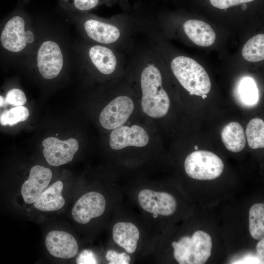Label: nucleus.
Masks as SVG:
<instances>
[{
  "label": "nucleus",
  "mask_w": 264,
  "mask_h": 264,
  "mask_svg": "<svg viewBox=\"0 0 264 264\" xmlns=\"http://www.w3.org/2000/svg\"><path fill=\"white\" fill-rule=\"evenodd\" d=\"M69 46L62 25L43 19L31 68L45 81L54 80L65 70L70 62Z\"/></svg>",
  "instance_id": "f257e3e1"
},
{
  "label": "nucleus",
  "mask_w": 264,
  "mask_h": 264,
  "mask_svg": "<svg viewBox=\"0 0 264 264\" xmlns=\"http://www.w3.org/2000/svg\"><path fill=\"white\" fill-rule=\"evenodd\" d=\"M140 85L143 112L154 118L166 115L170 107V99L162 87L161 73L154 65L149 64L143 69Z\"/></svg>",
  "instance_id": "f03ea898"
},
{
  "label": "nucleus",
  "mask_w": 264,
  "mask_h": 264,
  "mask_svg": "<svg viewBox=\"0 0 264 264\" xmlns=\"http://www.w3.org/2000/svg\"><path fill=\"white\" fill-rule=\"evenodd\" d=\"M171 67L175 76L190 94L202 96L209 92L210 78L204 68L194 60L177 56L172 61Z\"/></svg>",
  "instance_id": "7ed1b4c3"
},
{
  "label": "nucleus",
  "mask_w": 264,
  "mask_h": 264,
  "mask_svg": "<svg viewBox=\"0 0 264 264\" xmlns=\"http://www.w3.org/2000/svg\"><path fill=\"white\" fill-rule=\"evenodd\" d=\"M174 257L179 264H203L210 257L212 240L203 231L195 232L192 237L184 236L172 243Z\"/></svg>",
  "instance_id": "20e7f679"
},
{
  "label": "nucleus",
  "mask_w": 264,
  "mask_h": 264,
  "mask_svg": "<svg viewBox=\"0 0 264 264\" xmlns=\"http://www.w3.org/2000/svg\"><path fill=\"white\" fill-rule=\"evenodd\" d=\"M88 39L101 44H110L118 40L120 31L116 26L100 21L86 13L68 14Z\"/></svg>",
  "instance_id": "39448f33"
},
{
  "label": "nucleus",
  "mask_w": 264,
  "mask_h": 264,
  "mask_svg": "<svg viewBox=\"0 0 264 264\" xmlns=\"http://www.w3.org/2000/svg\"><path fill=\"white\" fill-rule=\"evenodd\" d=\"M184 168L186 174L198 180H212L222 173L224 164L222 160L212 152L196 151L185 159Z\"/></svg>",
  "instance_id": "423d86ee"
},
{
  "label": "nucleus",
  "mask_w": 264,
  "mask_h": 264,
  "mask_svg": "<svg viewBox=\"0 0 264 264\" xmlns=\"http://www.w3.org/2000/svg\"><path fill=\"white\" fill-rule=\"evenodd\" d=\"M42 145L45 160L53 166L70 162L79 149L78 141L73 138L61 140L54 137H49L43 140Z\"/></svg>",
  "instance_id": "0eeeda50"
},
{
  "label": "nucleus",
  "mask_w": 264,
  "mask_h": 264,
  "mask_svg": "<svg viewBox=\"0 0 264 264\" xmlns=\"http://www.w3.org/2000/svg\"><path fill=\"white\" fill-rule=\"evenodd\" d=\"M134 109L132 100L126 96H119L110 102L99 116L101 125L105 129L113 130L124 124Z\"/></svg>",
  "instance_id": "6e6552de"
},
{
  "label": "nucleus",
  "mask_w": 264,
  "mask_h": 264,
  "mask_svg": "<svg viewBox=\"0 0 264 264\" xmlns=\"http://www.w3.org/2000/svg\"><path fill=\"white\" fill-rule=\"evenodd\" d=\"M138 201L145 211L153 214L154 218L158 215L168 216L173 214L176 209V201L171 194L144 189L138 195Z\"/></svg>",
  "instance_id": "1a4fd4ad"
},
{
  "label": "nucleus",
  "mask_w": 264,
  "mask_h": 264,
  "mask_svg": "<svg viewBox=\"0 0 264 264\" xmlns=\"http://www.w3.org/2000/svg\"><path fill=\"white\" fill-rule=\"evenodd\" d=\"M106 205V199L102 194L96 191L88 192L76 201L72 209L71 215L77 222L87 224L91 219L102 215Z\"/></svg>",
  "instance_id": "9d476101"
},
{
  "label": "nucleus",
  "mask_w": 264,
  "mask_h": 264,
  "mask_svg": "<svg viewBox=\"0 0 264 264\" xmlns=\"http://www.w3.org/2000/svg\"><path fill=\"white\" fill-rule=\"evenodd\" d=\"M79 49L83 62H87L100 73L109 75L115 70L116 57L109 48L99 44H87Z\"/></svg>",
  "instance_id": "9b49d317"
},
{
  "label": "nucleus",
  "mask_w": 264,
  "mask_h": 264,
  "mask_svg": "<svg viewBox=\"0 0 264 264\" xmlns=\"http://www.w3.org/2000/svg\"><path fill=\"white\" fill-rule=\"evenodd\" d=\"M149 141L148 134L143 128L136 125H122L112 131L109 143L111 149L119 150L129 146L144 147Z\"/></svg>",
  "instance_id": "f8f14e48"
},
{
  "label": "nucleus",
  "mask_w": 264,
  "mask_h": 264,
  "mask_svg": "<svg viewBox=\"0 0 264 264\" xmlns=\"http://www.w3.org/2000/svg\"><path fill=\"white\" fill-rule=\"evenodd\" d=\"M45 244L49 253L58 258H72L78 251L75 238L65 231L52 230L48 232L45 239Z\"/></svg>",
  "instance_id": "ddd939ff"
},
{
  "label": "nucleus",
  "mask_w": 264,
  "mask_h": 264,
  "mask_svg": "<svg viewBox=\"0 0 264 264\" xmlns=\"http://www.w3.org/2000/svg\"><path fill=\"white\" fill-rule=\"evenodd\" d=\"M52 176L50 169L41 165H35L30 170L28 178L21 188V194L24 202L33 203L47 187Z\"/></svg>",
  "instance_id": "4468645a"
},
{
  "label": "nucleus",
  "mask_w": 264,
  "mask_h": 264,
  "mask_svg": "<svg viewBox=\"0 0 264 264\" xmlns=\"http://www.w3.org/2000/svg\"><path fill=\"white\" fill-rule=\"evenodd\" d=\"M112 233L113 240L117 245L128 254L134 253L140 237L136 225L130 222H118L113 225Z\"/></svg>",
  "instance_id": "2eb2a0df"
},
{
  "label": "nucleus",
  "mask_w": 264,
  "mask_h": 264,
  "mask_svg": "<svg viewBox=\"0 0 264 264\" xmlns=\"http://www.w3.org/2000/svg\"><path fill=\"white\" fill-rule=\"evenodd\" d=\"M185 33L195 44L206 47L211 45L216 40V34L207 23L197 20H189L183 24Z\"/></svg>",
  "instance_id": "dca6fc26"
},
{
  "label": "nucleus",
  "mask_w": 264,
  "mask_h": 264,
  "mask_svg": "<svg viewBox=\"0 0 264 264\" xmlns=\"http://www.w3.org/2000/svg\"><path fill=\"white\" fill-rule=\"evenodd\" d=\"M64 184L58 180L46 188L33 203L37 209L44 212L57 211L65 204L62 195Z\"/></svg>",
  "instance_id": "f3484780"
},
{
  "label": "nucleus",
  "mask_w": 264,
  "mask_h": 264,
  "mask_svg": "<svg viewBox=\"0 0 264 264\" xmlns=\"http://www.w3.org/2000/svg\"><path fill=\"white\" fill-rule=\"evenodd\" d=\"M259 90L251 77H244L238 82L235 91V98L239 105L250 108L256 106L259 101Z\"/></svg>",
  "instance_id": "a211bd4d"
},
{
  "label": "nucleus",
  "mask_w": 264,
  "mask_h": 264,
  "mask_svg": "<svg viewBox=\"0 0 264 264\" xmlns=\"http://www.w3.org/2000/svg\"><path fill=\"white\" fill-rule=\"evenodd\" d=\"M222 141L229 151L237 153L242 151L246 139L242 126L238 123L232 122L223 128L221 132Z\"/></svg>",
  "instance_id": "6ab92c4d"
},
{
  "label": "nucleus",
  "mask_w": 264,
  "mask_h": 264,
  "mask_svg": "<svg viewBox=\"0 0 264 264\" xmlns=\"http://www.w3.org/2000/svg\"><path fill=\"white\" fill-rule=\"evenodd\" d=\"M244 59L251 62H258L264 59V34H257L245 44L242 51Z\"/></svg>",
  "instance_id": "aec40b11"
},
{
  "label": "nucleus",
  "mask_w": 264,
  "mask_h": 264,
  "mask_svg": "<svg viewBox=\"0 0 264 264\" xmlns=\"http://www.w3.org/2000/svg\"><path fill=\"white\" fill-rule=\"evenodd\" d=\"M249 228L251 236L257 240L264 237V204L253 205L249 212Z\"/></svg>",
  "instance_id": "412c9836"
},
{
  "label": "nucleus",
  "mask_w": 264,
  "mask_h": 264,
  "mask_svg": "<svg viewBox=\"0 0 264 264\" xmlns=\"http://www.w3.org/2000/svg\"><path fill=\"white\" fill-rule=\"evenodd\" d=\"M264 122L259 118L249 122L246 129V136L249 146L253 149L264 147Z\"/></svg>",
  "instance_id": "4be33fe9"
},
{
  "label": "nucleus",
  "mask_w": 264,
  "mask_h": 264,
  "mask_svg": "<svg viewBox=\"0 0 264 264\" xmlns=\"http://www.w3.org/2000/svg\"><path fill=\"white\" fill-rule=\"evenodd\" d=\"M106 0H58L60 7L67 14L86 13L96 8Z\"/></svg>",
  "instance_id": "5701e85b"
},
{
  "label": "nucleus",
  "mask_w": 264,
  "mask_h": 264,
  "mask_svg": "<svg viewBox=\"0 0 264 264\" xmlns=\"http://www.w3.org/2000/svg\"><path fill=\"white\" fill-rule=\"evenodd\" d=\"M29 114L28 109L23 106H16L5 111L0 117V123L2 126H13L19 122L26 120Z\"/></svg>",
  "instance_id": "b1692460"
},
{
  "label": "nucleus",
  "mask_w": 264,
  "mask_h": 264,
  "mask_svg": "<svg viewBox=\"0 0 264 264\" xmlns=\"http://www.w3.org/2000/svg\"><path fill=\"white\" fill-rule=\"evenodd\" d=\"M5 101L7 104L15 106H22L26 102L24 92L19 88H13L8 91Z\"/></svg>",
  "instance_id": "393cba45"
},
{
  "label": "nucleus",
  "mask_w": 264,
  "mask_h": 264,
  "mask_svg": "<svg viewBox=\"0 0 264 264\" xmlns=\"http://www.w3.org/2000/svg\"><path fill=\"white\" fill-rule=\"evenodd\" d=\"M128 254L109 250L106 253V258L110 264H128L131 261V258Z\"/></svg>",
  "instance_id": "a878e982"
},
{
  "label": "nucleus",
  "mask_w": 264,
  "mask_h": 264,
  "mask_svg": "<svg viewBox=\"0 0 264 264\" xmlns=\"http://www.w3.org/2000/svg\"><path fill=\"white\" fill-rule=\"evenodd\" d=\"M254 0H209L210 3L215 7L225 9L240 4L251 2Z\"/></svg>",
  "instance_id": "bb28decb"
},
{
  "label": "nucleus",
  "mask_w": 264,
  "mask_h": 264,
  "mask_svg": "<svg viewBox=\"0 0 264 264\" xmlns=\"http://www.w3.org/2000/svg\"><path fill=\"white\" fill-rule=\"evenodd\" d=\"M78 264H96L97 261L92 252L84 251L80 255L77 260Z\"/></svg>",
  "instance_id": "cd10ccee"
},
{
  "label": "nucleus",
  "mask_w": 264,
  "mask_h": 264,
  "mask_svg": "<svg viewBox=\"0 0 264 264\" xmlns=\"http://www.w3.org/2000/svg\"><path fill=\"white\" fill-rule=\"evenodd\" d=\"M264 239L263 238L260 240V241L256 245V253L257 255V257L261 262H264Z\"/></svg>",
  "instance_id": "c85d7f7f"
},
{
  "label": "nucleus",
  "mask_w": 264,
  "mask_h": 264,
  "mask_svg": "<svg viewBox=\"0 0 264 264\" xmlns=\"http://www.w3.org/2000/svg\"><path fill=\"white\" fill-rule=\"evenodd\" d=\"M5 100L3 96L0 95V107H2L4 103Z\"/></svg>",
  "instance_id": "c756f323"
},
{
  "label": "nucleus",
  "mask_w": 264,
  "mask_h": 264,
  "mask_svg": "<svg viewBox=\"0 0 264 264\" xmlns=\"http://www.w3.org/2000/svg\"><path fill=\"white\" fill-rule=\"evenodd\" d=\"M22 3H26L29 1V0H21Z\"/></svg>",
  "instance_id": "7c9ffc66"
},
{
  "label": "nucleus",
  "mask_w": 264,
  "mask_h": 264,
  "mask_svg": "<svg viewBox=\"0 0 264 264\" xmlns=\"http://www.w3.org/2000/svg\"><path fill=\"white\" fill-rule=\"evenodd\" d=\"M194 148H195V149H196V150H198V147L197 146H195Z\"/></svg>",
  "instance_id": "2f4dec72"
},
{
  "label": "nucleus",
  "mask_w": 264,
  "mask_h": 264,
  "mask_svg": "<svg viewBox=\"0 0 264 264\" xmlns=\"http://www.w3.org/2000/svg\"><path fill=\"white\" fill-rule=\"evenodd\" d=\"M206 97V95H204L202 96V98H205Z\"/></svg>",
  "instance_id": "473e14b6"
}]
</instances>
